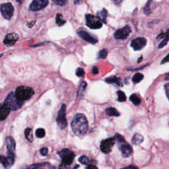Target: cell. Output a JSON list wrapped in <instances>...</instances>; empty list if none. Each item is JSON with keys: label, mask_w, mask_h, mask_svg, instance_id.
I'll return each instance as SVG.
<instances>
[{"label": "cell", "mask_w": 169, "mask_h": 169, "mask_svg": "<svg viewBox=\"0 0 169 169\" xmlns=\"http://www.w3.org/2000/svg\"><path fill=\"white\" fill-rule=\"evenodd\" d=\"M119 148L121 151V155L125 158L130 157L133 153V149H132L131 147L128 144H127L126 141L119 143Z\"/></svg>", "instance_id": "13"}, {"label": "cell", "mask_w": 169, "mask_h": 169, "mask_svg": "<svg viewBox=\"0 0 169 169\" xmlns=\"http://www.w3.org/2000/svg\"><path fill=\"white\" fill-rule=\"evenodd\" d=\"M87 169H98L97 167L94 166V165H89L87 168Z\"/></svg>", "instance_id": "40"}, {"label": "cell", "mask_w": 169, "mask_h": 169, "mask_svg": "<svg viewBox=\"0 0 169 169\" xmlns=\"http://www.w3.org/2000/svg\"><path fill=\"white\" fill-rule=\"evenodd\" d=\"M82 2H83V0H75V1L74 2V3H75V5L80 4V3H81Z\"/></svg>", "instance_id": "41"}, {"label": "cell", "mask_w": 169, "mask_h": 169, "mask_svg": "<svg viewBox=\"0 0 169 169\" xmlns=\"http://www.w3.org/2000/svg\"><path fill=\"white\" fill-rule=\"evenodd\" d=\"M152 2V0H149V1L147 2V3H146L144 9V13L146 15H149L151 13V9H150V7H151V3Z\"/></svg>", "instance_id": "30"}, {"label": "cell", "mask_w": 169, "mask_h": 169, "mask_svg": "<svg viewBox=\"0 0 169 169\" xmlns=\"http://www.w3.org/2000/svg\"><path fill=\"white\" fill-rule=\"evenodd\" d=\"M114 1L115 2H116V3H120L121 1H122V0H114Z\"/></svg>", "instance_id": "44"}, {"label": "cell", "mask_w": 169, "mask_h": 169, "mask_svg": "<svg viewBox=\"0 0 169 169\" xmlns=\"http://www.w3.org/2000/svg\"><path fill=\"white\" fill-rule=\"evenodd\" d=\"M48 3V0H33L29 6V9L32 11H37L44 9Z\"/></svg>", "instance_id": "10"}, {"label": "cell", "mask_w": 169, "mask_h": 169, "mask_svg": "<svg viewBox=\"0 0 169 169\" xmlns=\"http://www.w3.org/2000/svg\"><path fill=\"white\" fill-rule=\"evenodd\" d=\"M56 23L58 26H62L64 25L66 23V21L63 19V16L62 14H60V13H57V15H56Z\"/></svg>", "instance_id": "25"}, {"label": "cell", "mask_w": 169, "mask_h": 169, "mask_svg": "<svg viewBox=\"0 0 169 169\" xmlns=\"http://www.w3.org/2000/svg\"><path fill=\"white\" fill-rule=\"evenodd\" d=\"M165 91H166V94L169 100V83L166 84L165 85Z\"/></svg>", "instance_id": "36"}, {"label": "cell", "mask_w": 169, "mask_h": 169, "mask_svg": "<svg viewBox=\"0 0 169 169\" xmlns=\"http://www.w3.org/2000/svg\"><path fill=\"white\" fill-rule=\"evenodd\" d=\"M131 33V30L129 26L126 25L123 28L120 29L114 33V38L117 40H124L128 38Z\"/></svg>", "instance_id": "9"}, {"label": "cell", "mask_w": 169, "mask_h": 169, "mask_svg": "<svg viewBox=\"0 0 169 169\" xmlns=\"http://www.w3.org/2000/svg\"><path fill=\"white\" fill-rule=\"evenodd\" d=\"M71 127L76 135L81 136L85 134L89 128L88 121L85 116L83 114H76L71 121Z\"/></svg>", "instance_id": "1"}, {"label": "cell", "mask_w": 169, "mask_h": 169, "mask_svg": "<svg viewBox=\"0 0 169 169\" xmlns=\"http://www.w3.org/2000/svg\"><path fill=\"white\" fill-rule=\"evenodd\" d=\"M115 140L116 139L114 137H110V138L103 140L100 143V150L104 153H107V154L109 153L115 144Z\"/></svg>", "instance_id": "8"}, {"label": "cell", "mask_w": 169, "mask_h": 169, "mask_svg": "<svg viewBox=\"0 0 169 169\" xmlns=\"http://www.w3.org/2000/svg\"><path fill=\"white\" fill-rule=\"evenodd\" d=\"M144 75H143L142 73H137L134 75L133 78H132V81L135 83H138L142 80L143 79H144Z\"/></svg>", "instance_id": "23"}, {"label": "cell", "mask_w": 169, "mask_h": 169, "mask_svg": "<svg viewBox=\"0 0 169 169\" xmlns=\"http://www.w3.org/2000/svg\"><path fill=\"white\" fill-rule=\"evenodd\" d=\"M76 75H77V77H79L84 76V71L83 69L81 68V67L77 68V70H76Z\"/></svg>", "instance_id": "33"}, {"label": "cell", "mask_w": 169, "mask_h": 169, "mask_svg": "<svg viewBox=\"0 0 169 169\" xmlns=\"http://www.w3.org/2000/svg\"><path fill=\"white\" fill-rule=\"evenodd\" d=\"M169 41V34H167L166 36H165V39L161 42L158 45V48H162L164 46H165L168 43V42Z\"/></svg>", "instance_id": "32"}, {"label": "cell", "mask_w": 169, "mask_h": 169, "mask_svg": "<svg viewBox=\"0 0 169 169\" xmlns=\"http://www.w3.org/2000/svg\"><path fill=\"white\" fill-rule=\"evenodd\" d=\"M118 94V100L119 102H124L126 100V96L125 93L121 91H118L117 93Z\"/></svg>", "instance_id": "28"}, {"label": "cell", "mask_w": 169, "mask_h": 169, "mask_svg": "<svg viewBox=\"0 0 169 169\" xmlns=\"http://www.w3.org/2000/svg\"><path fill=\"white\" fill-rule=\"evenodd\" d=\"M106 114L109 116H115V117H118L120 115L118 111L113 107H109L106 109Z\"/></svg>", "instance_id": "21"}, {"label": "cell", "mask_w": 169, "mask_h": 169, "mask_svg": "<svg viewBox=\"0 0 169 169\" xmlns=\"http://www.w3.org/2000/svg\"><path fill=\"white\" fill-rule=\"evenodd\" d=\"M106 82L108 83H112V84H115L118 86H121V83L120 81V79L117 77H110L107 79H106Z\"/></svg>", "instance_id": "20"}, {"label": "cell", "mask_w": 169, "mask_h": 169, "mask_svg": "<svg viewBox=\"0 0 169 169\" xmlns=\"http://www.w3.org/2000/svg\"><path fill=\"white\" fill-rule=\"evenodd\" d=\"M23 1H24V0H17V3H18L19 5H21V4H22V3H23Z\"/></svg>", "instance_id": "42"}, {"label": "cell", "mask_w": 169, "mask_h": 169, "mask_svg": "<svg viewBox=\"0 0 169 169\" xmlns=\"http://www.w3.org/2000/svg\"><path fill=\"white\" fill-rule=\"evenodd\" d=\"M77 33L83 40L89 42V43L96 44L98 42V40L96 38H94V37L91 36L85 30H77Z\"/></svg>", "instance_id": "14"}, {"label": "cell", "mask_w": 169, "mask_h": 169, "mask_svg": "<svg viewBox=\"0 0 169 169\" xmlns=\"http://www.w3.org/2000/svg\"><path fill=\"white\" fill-rule=\"evenodd\" d=\"M46 131L43 128H39L36 131V136L39 138H42L45 136Z\"/></svg>", "instance_id": "27"}, {"label": "cell", "mask_w": 169, "mask_h": 169, "mask_svg": "<svg viewBox=\"0 0 169 169\" xmlns=\"http://www.w3.org/2000/svg\"><path fill=\"white\" fill-rule=\"evenodd\" d=\"M79 161L80 162L81 164H83V165H89V162H90V159L87 156L83 155V156L79 157Z\"/></svg>", "instance_id": "29"}, {"label": "cell", "mask_w": 169, "mask_h": 169, "mask_svg": "<svg viewBox=\"0 0 169 169\" xmlns=\"http://www.w3.org/2000/svg\"><path fill=\"white\" fill-rule=\"evenodd\" d=\"M165 79H166V80L169 81V73H167V75H166V76H165Z\"/></svg>", "instance_id": "43"}, {"label": "cell", "mask_w": 169, "mask_h": 169, "mask_svg": "<svg viewBox=\"0 0 169 169\" xmlns=\"http://www.w3.org/2000/svg\"><path fill=\"white\" fill-rule=\"evenodd\" d=\"M87 85V83L86 81H82L81 83L79 84V89H78V94L79 95H81V94L83 93V92L84 91H85Z\"/></svg>", "instance_id": "26"}, {"label": "cell", "mask_w": 169, "mask_h": 169, "mask_svg": "<svg viewBox=\"0 0 169 169\" xmlns=\"http://www.w3.org/2000/svg\"><path fill=\"white\" fill-rule=\"evenodd\" d=\"M50 169H56V167H52Z\"/></svg>", "instance_id": "45"}, {"label": "cell", "mask_w": 169, "mask_h": 169, "mask_svg": "<svg viewBox=\"0 0 169 169\" xmlns=\"http://www.w3.org/2000/svg\"><path fill=\"white\" fill-rule=\"evenodd\" d=\"M23 102L22 100H19L16 97L15 93L11 92L8 95L7 98H5L4 104H6L7 107L12 110H19L22 107L23 104Z\"/></svg>", "instance_id": "2"}, {"label": "cell", "mask_w": 169, "mask_h": 169, "mask_svg": "<svg viewBox=\"0 0 169 169\" xmlns=\"http://www.w3.org/2000/svg\"><path fill=\"white\" fill-rule=\"evenodd\" d=\"M56 122L58 126L62 130L65 129L67 126V122L66 120V106L63 104L57 113V116L56 118Z\"/></svg>", "instance_id": "5"}, {"label": "cell", "mask_w": 169, "mask_h": 169, "mask_svg": "<svg viewBox=\"0 0 169 169\" xmlns=\"http://www.w3.org/2000/svg\"><path fill=\"white\" fill-rule=\"evenodd\" d=\"M57 154L60 156L63 163L66 165H71L74 159V157H75L74 153L68 149H62V151L57 152Z\"/></svg>", "instance_id": "6"}, {"label": "cell", "mask_w": 169, "mask_h": 169, "mask_svg": "<svg viewBox=\"0 0 169 169\" xmlns=\"http://www.w3.org/2000/svg\"><path fill=\"white\" fill-rule=\"evenodd\" d=\"M167 62H169V54L162 60L161 64H164V63H167Z\"/></svg>", "instance_id": "37"}, {"label": "cell", "mask_w": 169, "mask_h": 169, "mask_svg": "<svg viewBox=\"0 0 169 169\" xmlns=\"http://www.w3.org/2000/svg\"><path fill=\"white\" fill-rule=\"evenodd\" d=\"M1 13L3 18L9 20L12 18L14 13V7L11 3H6L1 5Z\"/></svg>", "instance_id": "7"}, {"label": "cell", "mask_w": 169, "mask_h": 169, "mask_svg": "<svg viewBox=\"0 0 169 169\" xmlns=\"http://www.w3.org/2000/svg\"><path fill=\"white\" fill-rule=\"evenodd\" d=\"M92 71H93V73L94 74V75H97V74L98 73V69L97 67H93V70H92Z\"/></svg>", "instance_id": "39"}, {"label": "cell", "mask_w": 169, "mask_h": 169, "mask_svg": "<svg viewBox=\"0 0 169 169\" xmlns=\"http://www.w3.org/2000/svg\"><path fill=\"white\" fill-rule=\"evenodd\" d=\"M25 137L26 138L29 142H32L33 140V134H32V129L30 128H28L25 129Z\"/></svg>", "instance_id": "22"}, {"label": "cell", "mask_w": 169, "mask_h": 169, "mask_svg": "<svg viewBox=\"0 0 169 169\" xmlns=\"http://www.w3.org/2000/svg\"><path fill=\"white\" fill-rule=\"evenodd\" d=\"M11 109L7 107L6 104H3L1 108H0V119L2 120H4L6 118L9 112H10Z\"/></svg>", "instance_id": "17"}, {"label": "cell", "mask_w": 169, "mask_h": 169, "mask_svg": "<svg viewBox=\"0 0 169 169\" xmlns=\"http://www.w3.org/2000/svg\"><path fill=\"white\" fill-rule=\"evenodd\" d=\"M147 44V39L144 37H139V38L132 40L131 42V46L133 48L134 50H141L144 48Z\"/></svg>", "instance_id": "12"}, {"label": "cell", "mask_w": 169, "mask_h": 169, "mask_svg": "<svg viewBox=\"0 0 169 169\" xmlns=\"http://www.w3.org/2000/svg\"><path fill=\"white\" fill-rule=\"evenodd\" d=\"M19 39V35L16 33H9L5 36L3 43L7 46H11L15 44V43Z\"/></svg>", "instance_id": "15"}, {"label": "cell", "mask_w": 169, "mask_h": 169, "mask_svg": "<svg viewBox=\"0 0 169 169\" xmlns=\"http://www.w3.org/2000/svg\"><path fill=\"white\" fill-rule=\"evenodd\" d=\"M86 25L91 29H99L103 26V22L97 16L87 14L85 16Z\"/></svg>", "instance_id": "4"}, {"label": "cell", "mask_w": 169, "mask_h": 169, "mask_svg": "<svg viewBox=\"0 0 169 169\" xmlns=\"http://www.w3.org/2000/svg\"><path fill=\"white\" fill-rule=\"evenodd\" d=\"M15 159V153H7V157H1V162L5 169H9L14 165Z\"/></svg>", "instance_id": "11"}, {"label": "cell", "mask_w": 169, "mask_h": 169, "mask_svg": "<svg viewBox=\"0 0 169 169\" xmlns=\"http://www.w3.org/2000/svg\"><path fill=\"white\" fill-rule=\"evenodd\" d=\"M130 100L135 105H139L141 103V99L137 97V95L135 94H131L130 97Z\"/></svg>", "instance_id": "24"}, {"label": "cell", "mask_w": 169, "mask_h": 169, "mask_svg": "<svg viewBox=\"0 0 169 169\" xmlns=\"http://www.w3.org/2000/svg\"><path fill=\"white\" fill-rule=\"evenodd\" d=\"M40 152L42 156H46L48 154V149L46 147H42L40 149Z\"/></svg>", "instance_id": "35"}, {"label": "cell", "mask_w": 169, "mask_h": 169, "mask_svg": "<svg viewBox=\"0 0 169 169\" xmlns=\"http://www.w3.org/2000/svg\"><path fill=\"white\" fill-rule=\"evenodd\" d=\"M54 1V3L58 5H60V6H63V5H65L66 3L67 2V0H52Z\"/></svg>", "instance_id": "34"}, {"label": "cell", "mask_w": 169, "mask_h": 169, "mask_svg": "<svg viewBox=\"0 0 169 169\" xmlns=\"http://www.w3.org/2000/svg\"><path fill=\"white\" fill-rule=\"evenodd\" d=\"M144 137L139 134H135L131 139L132 144L134 145H139L144 141Z\"/></svg>", "instance_id": "19"}, {"label": "cell", "mask_w": 169, "mask_h": 169, "mask_svg": "<svg viewBox=\"0 0 169 169\" xmlns=\"http://www.w3.org/2000/svg\"><path fill=\"white\" fill-rule=\"evenodd\" d=\"M168 126H169V118H168Z\"/></svg>", "instance_id": "46"}, {"label": "cell", "mask_w": 169, "mask_h": 169, "mask_svg": "<svg viewBox=\"0 0 169 169\" xmlns=\"http://www.w3.org/2000/svg\"><path fill=\"white\" fill-rule=\"evenodd\" d=\"M15 95L19 100L25 101L29 99L34 93V90L29 87L20 86L18 87L15 91Z\"/></svg>", "instance_id": "3"}, {"label": "cell", "mask_w": 169, "mask_h": 169, "mask_svg": "<svg viewBox=\"0 0 169 169\" xmlns=\"http://www.w3.org/2000/svg\"><path fill=\"white\" fill-rule=\"evenodd\" d=\"M107 15L108 11L107 9H103L102 11H100L97 13V17L102 21L104 23H107Z\"/></svg>", "instance_id": "18"}, {"label": "cell", "mask_w": 169, "mask_h": 169, "mask_svg": "<svg viewBox=\"0 0 169 169\" xmlns=\"http://www.w3.org/2000/svg\"><path fill=\"white\" fill-rule=\"evenodd\" d=\"M6 145H7V153H15V147H16V144L14 139L12 137H7L6 139Z\"/></svg>", "instance_id": "16"}, {"label": "cell", "mask_w": 169, "mask_h": 169, "mask_svg": "<svg viewBox=\"0 0 169 169\" xmlns=\"http://www.w3.org/2000/svg\"><path fill=\"white\" fill-rule=\"evenodd\" d=\"M108 56V50L107 49H103L98 53V58L100 59H105Z\"/></svg>", "instance_id": "31"}, {"label": "cell", "mask_w": 169, "mask_h": 169, "mask_svg": "<svg viewBox=\"0 0 169 169\" xmlns=\"http://www.w3.org/2000/svg\"><path fill=\"white\" fill-rule=\"evenodd\" d=\"M121 169H139L138 168H137V167L135 166H133V165H130L128 167H124L122 168Z\"/></svg>", "instance_id": "38"}]
</instances>
